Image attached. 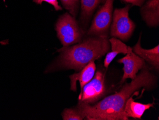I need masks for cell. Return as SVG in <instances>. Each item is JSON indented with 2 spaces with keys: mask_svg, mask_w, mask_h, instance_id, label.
I'll list each match as a JSON object with an SVG mask.
<instances>
[{
  "mask_svg": "<svg viewBox=\"0 0 159 120\" xmlns=\"http://www.w3.org/2000/svg\"><path fill=\"white\" fill-rule=\"evenodd\" d=\"M157 82V77L145 65L131 82H126L117 93L105 97L93 104L78 103L76 107L84 115L86 120H128L124 109L129 98L141 89H153Z\"/></svg>",
  "mask_w": 159,
  "mask_h": 120,
  "instance_id": "cell-1",
  "label": "cell"
},
{
  "mask_svg": "<svg viewBox=\"0 0 159 120\" xmlns=\"http://www.w3.org/2000/svg\"><path fill=\"white\" fill-rule=\"evenodd\" d=\"M108 36H89L71 46L62 47L56 60L46 72L58 70H74L79 72L91 61L102 58L110 50Z\"/></svg>",
  "mask_w": 159,
  "mask_h": 120,
  "instance_id": "cell-2",
  "label": "cell"
},
{
  "mask_svg": "<svg viewBox=\"0 0 159 120\" xmlns=\"http://www.w3.org/2000/svg\"><path fill=\"white\" fill-rule=\"evenodd\" d=\"M55 30L63 47L79 43L84 36V31L75 17L68 12L60 17L56 23Z\"/></svg>",
  "mask_w": 159,
  "mask_h": 120,
  "instance_id": "cell-3",
  "label": "cell"
},
{
  "mask_svg": "<svg viewBox=\"0 0 159 120\" xmlns=\"http://www.w3.org/2000/svg\"><path fill=\"white\" fill-rule=\"evenodd\" d=\"M129 4L121 8L115 9L112 16L110 36L122 41H127L134 30L135 25L129 17Z\"/></svg>",
  "mask_w": 159,
  "mask_h": 120,
  "instance_id": "cell-4",
  "label": "cell"
},
{
  "mask_svg": "<svg viewBox=\"0 0 159 120\" xmlns=\"http://www.w3.org/2000/svg\"><path fill=\"white\" fill-rule=\"evenodd\" d=\"M114 0H105L93 19L87 34L88 36H108L112 17Z\"/></svg>",
  "mask_w": 159,
  "mask_h": 120,
  "instance_id": "cell-5",
  "label": "cell"
},
{
  "mask_svg": "<svg viewBox=\"0 0 159 120\" xmlns=\"http://www.w3.org/2000/svg\"><path fill=\"white\" fill-rule=\"evenodd\" d=\"M106 93L104 74L98 70L91 81L83 87L79 96V103L93 104L103 98Z\"/></svg>",
  "mask_w": 159,
  "mask_h": 120,
  "instance_id": "cell-6",
  "label": "cell"
},
{
  "mask_svg": "<svg viewBox=\"0 0 159 120\" xmlns=\"http://www.w3.org/2000/svg\"><path fill=\"white\" fill-rule=\"evenodd\" d=\"M117 62L124 64V75L120 80V84L124 83L127 79H134L139 70L146 65L145 61L134 53L132 47L129 46H128V52L125 56L118 60Z\"/></svg>",
  "mask_w": 159,
  "mask_h": 120,
  "instance_id": "cell-7",
  "label": "cell"
},
{
  "mask_svg": "<svg viewBox=\"0 0 159 120\" xmlns=\"http://www.w3.org/2000/svg\"><path fill=\"white\" fill-rule=\"evenodd\" d=\"M95 71L96 65L93 61L89 63L80 71L70 75L69 78L70 80V90L75 92L77 91L76 82L78 80L81 87V93L85 85L93 79Z\"/></svg>",
  "mask_w": 159,
  "mask_h": 120,
  "instance_id": "cell-8",
  "label": "cell"
},
{
  "mask_svg": "<svg viewBox=\"0 0 159 120\" xmlns=\"http://www.w3.org/2000/svg\"><path fill=\"white\" fill-rule=\"evenodd\" d=\"M141 36L140 35L138 41L132 48L133 51L137 55H139L145 61L149 63L154 70H159V45L152 49H146L141 46Z\"/></svg>",
  "mask_w": 159,
  "mask_h": 120,
  "instance_id": "cell-9",
  "label": "cell"
},
{
  "mask_svg": "<svg viewBox=\"0 0 159 120\" xmlns=\"http://www.w3.org/2000/svg\"><path fill=\"white\" fill-rule=\"evenodd\" d=\"M142 6L141 15L147 26H157L159 24V0H148Z\"/></svg>",
  "mask_w": 159,
  "mask_h": 120,
  "instance_id": "cell-10",
  "label": "cell"
},
{
  "mask_svg": "<svg viewBox=\"0 0 159 120\" xmlns=\"http://www.w3.org/2000/svg\"><path fill=\"white\" fill-rule=\"evenodd\" d=\"M134 96V94L127 100L124 111L128 118L131 117L134 119H141L146 110H148L151 107H154L155 103L153 102L150 103L143 104L135 102L133 98Z\"/></svg>",
  "mask_w": 159,
  "mask_h": 120,
  "instance_id": "cell-11",
  "label": "cell"
},
{
  "mask_svg": "<svg viewBox=\"0 0 159 120\" xmlns=\"http://www.w3.org/2000/svg\"><path fill=\"white\" fill-rule=\"evenodd\" d=\"M111 51L106 53L104 60V67L107 69L113 59L119 54L126 55L128 52V46L121 40L116 37H112L109 39Z\"/></svg>",
  "mask_w": 159,
  "mask_h": 120,
  "instance_id": "cell-12",
  "label": "cell"
},
{
  "mask_svg": "<svg viewBox=\"0 0 159 120\" xmlns=\"http://www.w3.org/2000/svg\"><path fill=\"white\" fill-rule=\"evenodd\" d=\"M105 0H81V20L84 25L89 23L93 12L98 5Z\"/></svg>",
  "mask_w": 159,
  "mask_h": 120,
  "instance_id": "cell-13",
  "label": "cell"
},
{
  "mask_svg": "<svg viewBox=\"0 0 159 120\" xmlns=\"http://www.w3.org/2000/svg\"><path fill=\"white\" fill-rule=\"evenodd\" d=\"M61 115L63 120H82L85 118L76 107L75 108L64 109Z\"/></svg>",
  "mask_w": 159,
  "mask_h": 120,
  "instance_id": "cell-14",
  "label": "cell"
},
{
  "mask_svg": "<svg viewBox=\"0 0 159 120\" xmlns=\"http://www.w3.org/2000/svg\"><path fill=\"white\" fill-rule=\"evenodd\" d=\"M63 7L73 17H75L78 10L79 0H60Z\"/></svg>",
  "mask_w": 159,
  "mask_h": 120,
  "instance_id": "cell-15",
  "label": "cell"
},
{
  "mask_svg": "<svg viewBox=\"0 0 159 120\" xmlns=\"http://www.w3.org/2000/svg\"><path fill=\"white\" fill-rule=\"evenodd\" d=\"M34 2L38 4H41L43 2H45L52 5L56 11L62 10L61 6L59 5L57 0H34Z\"/></svg>",
  "mask_w": 159,
  "mask_h": 120,
  "instance_id": "cell-16",
  "label": "cell"
},
{
  "mask_svg": "<svg viewBox=\"0 0 159 120\" xmlns=\"http://www.w3.org/2000/svg\"><path fill=\"white\" fill-rule=\"evenodd\" d=\"M122 1L128 3H131L133 5L142 6L146 0H122Z\"/></svg>",
  "mask_w": 159,
  "mask_h": 120,
  "instance_id": "cell-17",
  "label": "cell"
}]
</instances>
